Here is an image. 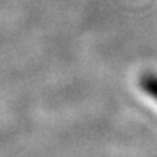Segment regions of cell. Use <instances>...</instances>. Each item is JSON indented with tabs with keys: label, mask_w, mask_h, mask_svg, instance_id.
<instances>
[{
	"label": "cell",
	"mask_w": 157,
	"mask_h": 157,
	"mask_svg": "<svg viewBox=\"0 0 157 157\" xmlns=\"http://www.w3.org/2000/svg\"><path fill=\"white\" fill-rule=\"evenodd\" d=\"M142 87L145 92L149 94L155 101H157V75L147 73L142 77Z\"/></svg>",
	"instance_id": "obj_1"
}]
</instances>
